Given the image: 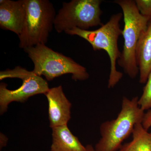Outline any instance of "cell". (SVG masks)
<instances>
[{
    "mask_svg": "<svg viewBox=\"0 0 151 151\" xmlns=\"http://www.w3.org/2000/svg\"><path fill=\"white\" fill-rule=\"evenodd\" d=\"M139 97L123 98L121 111L117 118L100 125L101 138L94 147L95 151H117L132 134L135 125L142 123L145 112L138 104Z\"/></svg>",
    "mask_w": 151,
    "mask_h": 151,
    "instance_id": "cell-1",
    "label": "cell"
},
{
    "mask_svg": "<svg viewBox=\"0 0 151 151\" xmlns=\"http://www.w3.org/2000/svg\"><path fill=\"white\" fill-rule=\"evenodd\" d=\"M123 16L121 13L114 14L107 23L94 30H83L75 27L65 32L71 35L80 37L92 45L94 51L104 50L108 53L111 62L108 82V88H113L121 80L123 73L117 70L116 63L121 55L118 47V40L122 35L120 21Z\"/></svg>",
    "mask_w": 151,
    "mask_h": 151,
    "instance_id": "cell-2",
    "label": "cell"
},
{
    "mask_svg": "<svg viewBox=\"0 0 151 151\" xmlns=\"http://www.w3.org/2000/svg\"><path fill=\"white\" fill-rule=\"evenodd\" d=\"M24 51L33 63L32 71L39 76H44L47 81L66 74H71L75 81H84L89 78L85 67L45 45L39 44L25 49Z\"/></svg>",
    "mask_w": 151,
    "mask_h": 151,
    "instance_id": "cell-3",
    "label": "cell"
},
{
    "mask_svg": "<svg viewBox=\"0 0 151 151\" xmlns=\"http://www.w3.org/2000/svg\"><path fill=\"white\" fill-rule=\"evenodd\" d=\"M123 11L124 25L122 30L124 39L123 50L118 64L130 78H134L139 73L136 58V50L141 34L147 27L150 20L143 17L133 0H117L114 1Z\"/></svg>",
    "mask_w": 151,
    "mask_h": 151,
    "instance_id": "cell-4",
    "label": "cell"
},
{
    "mask_svg": "<svg viewBox=\"0 0 151 151\" xmlns=\"http://www.w3.org/2000/svg\"><path fill=\"white\" fill-rule=\"evenodd\" d=\"M26 16L21 33L19 36L21 48L45 45L54 26L55 12L48 0H24Z\"/></svg>",
    "mask_w": 151,
    "mask_h": 151,
    "instance_id": "cell-5",
    "label": "cell"
},
{
    "mask_svg": "<svg viewBox=\"0 0 151 151\" xmlns=\"http://www.w3.org/2000/svg\"><path fill=\"white\" fill-rule=\"evenodd\" d=\"M101 0H72L63 3L62 7L56 15L54 27L58 33L65 32L73 28L88 30L100 27L103 13Z\"/></svg>",
    "mask_w": 151,
    "mask_h": 151,
    "instance_id": "cell-6",
    "label": "cell"
},
{
    "mask_svg": "<svg viewBox=\"0 0 151 151\" xmlns=\"http://www.w3.org/2000/svg\"><path fill=\"white\" fill-rule=\"evenodd\" d=\"M6 78H19L22 84L18 89L9 90L7 84H0V113L2 115L7 111L9 105L13 102L24 103L29 98L38 94H46L50 88L47 81L33 71L17 66L0 72V80Z\"/></svg>",
    "mask_w": 151,
    "mask_h": 151,
    "instance_id": "cell-7",
    "label": "cell"
},
{
    "mask_svg": "<svg viewBox=\"0 0 151 151\" xmlns=\"http://www.w3.org/2000/svg\"><path fill=\"white\" fill-rule=\"evenodd\" d=\"M45 95L48 103L50 127L52 129L67 125L71 117V104L64 94L62 86L50 88Z\"/></svg>",
    "mask_w": 151,
    "mask_h": 151,
    "instance_id": "cell-8",
    "label": "cell"
},
{
    "mask_svg": "<svg viewBox=\"0 0 151 151\" xmlns=\"http://www.w3.org/2000/svg\"><path fill=\"white\" fill-rule=\"evenodd\" d=\"M26 16L24 0L0 1V27L19 36L21 33Z\"/></svg>",
    "mask_w": 151,
    "mask_h": 151,
    "instance_id": "cell-9",
    "label": "cell"
},
{
    "mask_svg": "<svg viewBox=\"0 0 151 151\" xmlns=\"http://www.w3.org/2000/svg\"><path fill=\"white\" fill-rule=\"evenodd\" d=\"M136 58L139 73V82L145 84L151 72V19L138 41Z\"/></svg>",
    "mask_w": 151,
    "mask_h": 151,
    "instance_id": "cell-10",
    "label": "cell"
},
{
    "mask_svg": "<svg viewBox=\"0 0 151 151\" xmlns=\"http://www.w3.org/2000/svg\"><path fill=\"white\" fill-rule=\"evenodd\" d=\"M51 151H87L67 125L52 128Z\"/></svg>",
    "mask_w": 151,
    "mask_h": 151,
    "instance_id": "cell-11",
    "label": "cell"
},
{
    "mask_svg": "<svg viewBox=\"0 0 151 151\" xmlns=\"http://www.w3.org/2000/svg\"><path fill=\"white\" fill-rule=\"evenodd\" d=\"M131 142L122 145L119 151H151V132L145 129L142 123L135 125Z\"/></svg>",
    "mask_w": 151,
    "mask_h": 151,
    "instance_id": "cell-12",
    "label": "cell"
},
{
    "mask_svg": "<svg viewBox=\"0 0 151 151\" xmlns=\"http://www.w3.org/2000/svg\"><path fill=\"white\" fill-rule=\"evenodd\" d=\"M146 84L142 94L138 100L139 106L144 111L151 109V72Z\"/></svg>",
    "mask_w": 151,
    "mask_h": 151,
    "instance_id": "cell-13",
    "label": "cell"
},
{
    "mask_svg": "<svg viewBox=\"0 0 151 151\" xmlns=\"http://www.w3.org/2000/svg\"><path fill=\"white\" fill-rule=\"evenodd\" d=\"M138 11L145 17L151 19V0L135 1Z\"/></svg>",
    "mask_w": 151,
    "mask_h": 151,
    "instance_id": "cell-14",
    "label": "cell"
},
{
    "mask_svg": "<svg viewBox=\"0 0 151 151\" xmlns=\"http://www.w3.org/2000/svg\"><path fill=\"white\" fill-rule=\"evenodd\" d=\"M142 124L144 129L147 131L151 128V109L148 110L147 113H145Z\"/></svg>",
    "mask_w": 151,
    "mask_h": 151,
    "instance_id": "cell-15",
    "label": "cell"
},
{
    "mask_svg": "<svg viewBox=\"0 0 151 151\" xmlns=\"http://www.w3.org/2000/svg\"><path fill=\"white\" fill-rule=\"evenodd\" d=\"M8 141V138L3 133H1V136H0V148H1V150L6 146Z\"/></svg>",
    "mask_w": 151,
    "mask_h": 151,
    "instance_id": "cell-16",
    "label": "cell"
},
{
    "mask_svg": "<svg viewBox=\"0 0 151 151\" xmlns=\"http://www.w3.org/2000/svg\"><path fill=\"white\" fill-rule=\"evenodd\" d=\"M87 151H95L94 150V147L91 145H88L86 147Z\"/></svg>",
    "mask_w": 151,
    "mask_h": 151,
    "instance_id": "cell-17",
    "label": "cell"
}]
</instances>
